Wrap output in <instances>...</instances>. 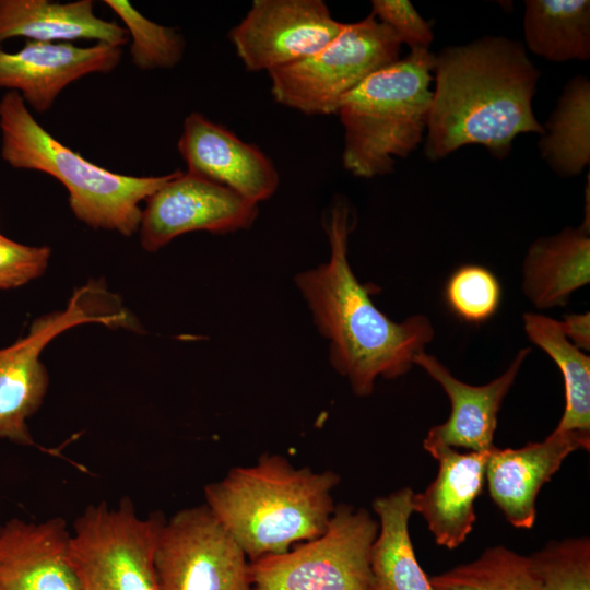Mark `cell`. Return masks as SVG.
Returning a JSON list of instances; mask_svg holds the SVG:
<instances>
[{
    "label": "cell",
    "mask_w": 590,
    "mask_h": 590,
    "mask_svg": "<svg viewBox=\"0 0 590 590\" xmlns=\"http://www.w3.org/2000/svg\"><path fill=\"white\" fill-rule=\"evenodd\" d=\"M589 281L590 221L534 240L523 259L522 292L538 309L566 306Z\"/></svg>",
    "instance_id": "20"
},
{
    "label": "cell",
    "mask_w": 590,
    "mask_h": 590,
    "mask_svg": "<svg viewBox=\"0 0 590 590\" xmlns=\"http://www.w3.org/2000/svg\"><path fill=\"white\" fill-rule=\"evenodd\" d=\"M61 517L12 518L0 527V590H78Z\"/></svg>",
    "instance_id": "18"
},
{
    "label": "cell",
    "mask_w": 590,
    "mask_h": 590,
    "mask_svg": "<svg viewBox=\"0 0 590 590\" xmlns=\"http://www.w3.org/2000/svg\"><path fill=\"white\" fill-rule=\"evenodd\" d=\"M424 153L430 161L471 144L498 158L521 133H544L532 99L540 71L522 43L485 36L435 56Z\"/></svg>",
    "instance_id": "2"
},
{
    "label": "cell",
    "mask_w": 590,
    "mask_h": 590,
    "mask_svg": "<svg viewBox=\"0 0 590 590\" xmlns=\"http://www.w3.org/2000/svg\"><path fill=\"white\" fill-rule=\"evenodd\" d=\"M165 519L162 512L140 516L129 498L88 505L68 544L78 590H162L154 553Z\"/></svg>",
    "instance_id": "6"
},
{
    "label": "cell",
    "mask_w": 590,
    "mask_h": 590,
    "mask_svg": "<svg viewBox=\"0 0 590 590\" xmlns=\"http://www.w3.org/2000/svg\"><path fill=\"white\" fill-rule=\"evenodd\" d=\"M522 318L528 339L563 375L565 409L554 430L590 433V357L565 337L560 321L536 312H526Z\"/></svg>",
    "instance_id": "23"
},
{
    "label": "cell",
    "mask_w": 590,
    "mask_h": 590,
    "mask_svg": "<svg viewBox=\"0 0 590 590\" xmlns=\"http://www.w3.org/2000/svg\"><path fill=\"white\" fill-rule=\"evenodd\" d=\"M434 590H542L528 556L503 545L488 547L474 560L429 577Z\"/></svg>",
    "instance_id": "25"
},
{
    "label": "cell",
    "mask_w": 590,
    "mask_h": 590,
    "mask_svg": "<svg viewBox=\"0 0 590 590\" xmlns=\"http://www.w3.org/2000/svg\"><path fill=\"white\" fill-rule=\"evenodd\" d=\"M542 590H590V540L587 536L550 541L528 556Z\"/></svg>",
    "instance_id": "27"
},
{
    "label": "cell",
    "mask_w": 590,
    "mask_h": 590,
    "mask_svg": "<svg viewBox=\"0 0 590 590\" xmlns=\"http://www.w3.org/2000/svg\"><path fill=\"white\" fill-rule=\"evenodd\" d=\"M340 481L332 470L297 468L280 453H263L255 464L232 468L206 484L204 504L255 562L321 535Z\"/></svg>",
    "instance_id": "3"
},
{
    "label": "cell",
    "mask_w": 590,
    "mask_h": 590,
    "mask_svg": "<svg viewBox=\"0 0 590 590\" xmlns=\"http://www.w3.org/2000/svg\"><path fill=\"white\" fill-rule=\"evenodd\" d=\"M0 130L4 162L55 177L68 190L73 214L94 228L132 235L140 227V203L174 175L137 177L95 165L47 132L14 91L0 101Z\"/></svg>",
    "instance_id": "4"
},
{
    "label": "cell",
    "mask_w": 590,
    "mask_h": 590,
    "mask_svg": "<svg viewBox=\"0 0 590 590\" xmlns=\"http://www.w3.org/2000/svg\"><path fill=\"white\" fill-rule=\"evenodd\" d=\"M344 24L322 0H255L228 37L246 70L270 72L315 55Z\"/></svg>",
    "instance_id": "11"
},
{
    "label": "cell",
    "mask_w": 590,
    "mask_h": 590,
    "mask_svg": "<svg viewBox=\"0 0 590 590\" xmlns=\"http://www.w3.org/2000/svg\"><path fill=\"white\" fill-rule=\"evenodd\" d=\"M401 42L370 13L345 23L315 55L268 72L274 101L305 115L335 114L351 91L400 59Z\"/></svg>",
    "instance_id": "7"
},
{
    "label": "cell",
    "mask_w": 590,
    "mask_h": 590,
    "mask_svg": "<svg viewBox=\"0 0 590 590\" xmlns=\"http://www.w3.org/2000/svg\"><path fill=\"white\" fill-rule=\"evenodd\" d=\"M445 299L459 319L481 323L492 318L499 307L500 283L485 267L464 264L447 280Z\"/></svg>",
    "instance_id": "28"
},
{
    "label": "cell",
    "mask_w": 590,
    "mask_h": 590,
    "mask_svg": "<svg viewBox=\"0 0 590 590\" xmlns=\"http://www.w3.org/2000/svg\"><path fill=\"white\" fill-rule=\"evenodd\" d=\"M177 145L188 172L255 203L271 198L279 187V172L261 149L200 113L186 117Z\"/></svg>",
    "instance_id": "13"
},
{
    "label": "cell",
    "mask_w": 590,
    "mask_h": 590,
    "mask_svg": "<svg viewBox=\"0 0 590 590\" xmlns=\"http://www.w3.org/2000/svg\"><path fill=\"white\" fill-rule=\"evenodd\" d=\"M106 5L123 22L131 38L130 55L141 70L170 69L185 52V39L173 27L153 22L126 0H105Z\"/></svg>",
    "instance_id": "26"
},
{
    "label": "cell",
    "mask_w": 590,
    "mask_h": 590,
    "mask_svg": "<svg viewBox=\"0 0 590 590\" xmlns=\"http://www.w3.org/2000/svg\"><path fill=\"white\" fill-rule=\"evenodd\" d=\"M590 448V433L553 430L543 441L491 450L485 479L491 498L514 527L530 529L542 486L571 452Z\"/></svg>",
    "instance_id": "15"
},
{
    "label": "cell",
    "mask_w": 590,
    "mask_h": 590,
    "mask_svg": "<svg viewBox=\"0 0 590 590\" xmlns=\"http://www.w3.org/2000/svg\"><path fill=\"white\" fill-rule=\"evenodd\" d=\"M13 37L43 43L94 39L118 47L129 42L126 28L98 17L91 0H0V44Z\"/></svg>",
    "instance_id": "19"
},
{
    "label": "cell",
    "mask_w": 590,
    "mask_h": 590,
    "mask_svg": "<svg viewBox=\"0 0 590 590\" xmlns=\"http://www.w3.org/2000/svg\"><path fill=\"white\" fill-rule=\"evenodd\" d=\"M154 565L162 590H250L247 556L205 504L165 519Z\"/></svg>",
    "instance_id": "10"
},
{
    "label": "cell",
    "mask_w": 590,
    "mask_h": 590,
    "mask_svg": "<svg viewBox=\"0 0 590 590\" xmlns=\"http://www.w3.org/2000/svg\"><path fill=\"white\" fill-rule=\"evenodd\" d=\"M530 351V347L521 349L499 377L482 386L468 385L456 378L435 356L426 352L418 354L414 365L421 366L441 386L451 403L448 420L433 426L425 438L451 448L477 452L491 450L499 409Z\"/></svg>",
    "instance_id": "17"
},
{
    "label": "cell",
    "mask_w": 590,
    "mask_h": 590,
    "mask_svg": "<svg viewBox=\"0 0 590 590\" xmlns=\"http://www.w3.org/2000/svg\"><path fill=\"white\" fill-rule=\"evenodd\" d=\"M378 530L367 509L335 505L318 538L249 562L250 590H371L369 557Z\"/></svg>",
    "instance_id": "8"
},
{
    "label": "cell",
    "mask_w": 590,
    "mask_h": 590,
    "mask_svg": "<svg viewBox=\"0 0 590 590\" xmlns=\"http://www.w3.org/2000/svg\"><path fill=\"white\" fill-rule=\"evenodd\" d=\"M435 55L411 49L380 69L341 101L342 163L354 176L373 178L393 170L423 140L432 103Z\"/></svg>",
    "instance_id": "5"
},
{
    "label": "cell",
    "mask_w": 590,
    "mask_h": 590,
    "mask_svg": "<svg viewBox=\"0 0 590 590\" xmlns=\"http://www.w3.org/2000/svg\"><path fill=\"white\" fill-rule=\"evenodd\" d=\"M413 495L402 487L373 500L379 530L370 548L371 590H434L410 538Z\"/></svg>",
    "instance_id": "21"
},
{
    "label": "cell",
    "mask_w": 590,
    "mask_h": 590,
    "mask_svg": "<svg viewBox=\"0 0 590 590\" xmlns=\"http://www.w3.org/2000/svg\"><path fill=\"white\" fill-rule=\"evenodd\" d=\"M523 34L528 48L562 62L590 57V1L527 0Z\"/></svg>",
    "instance_id": "22"
},
{
    "label": "cell",
    "mask_w": 590,
    "mask_h": 590,
    "mask_svg": "<svg viewBox=\"0 0 590 590\" xmlns=\"http://www.w3.org/2000/svg\"><path fill=\"white\" fill-rule=\"evenodd\" d=\"M121 54V47L104 43L78 47L71 43L26 40L16 52L0 47V88L19 93L25 104L44 113L72 82L114 70Z\"/></svg>",
    "instance_id": "14"
},
{
    "label": "cell",
    "mask_w": 590,
    "mask_h": 590,
    "mask_svg": "<svg viewBox=\"0 0 590 590\" xmlns=\"http://www.w3.org/2000/svg\"><path fill=\"white\" fill-rule=\"evenodd\" d=\"M49 257L48 247L25 246L0 234V290L17 287L38 278Z\"/></svg>",
    "instance_id": "30"
},
{
    "label": "cell",
    "mask_w": 590,
    "mask_h": 590,
    "mask_svg": "<svg viewBox=\"0 0 590 590\" xmlns=\"http://www.w3.org/2000/svg\"><path fill=\"white\" fill-rule=\"evenodd\" d=\"M423 446L438 462L434 481L413 495V511L422 515L435 542L448 550L461 545L473 530L474 503L482 493L491 450L459 452L425 438Z\"/></svg>",
    "instance_id": "16"
},
{
    "label": "cell",
    "mask_w": 590,
    "mask_h": 590,
    "mask_svg": "<svg viewBox=\"0 0 590 590\" xmlns=\"http://www.w3.org/2000/svg\"><path fill=\"white\" fill-rule=\"evenodd\" d=\"M542 157L562 176L579 175L590 162V82L577 75L565 86L543 126Z\"/></svg>",
    "instance_id": "24"
},
{
    "label": "cell",
    "mask_w": 590,
    "mask_h": 590,
    "mask_svg": "<svg viewBox=\"0 0 590 590\" xmlns=\"http://www.w3.org/2000/svg\"><path fill=\"white\" fill-rule=\"evenodd\" d=\"M370 13L411 49H428L434 39L430 25L406 0H374Z\"/></svg>",
    "instance_id": "29"
},
{
    "label": "cell",
    "mask_w": 590,
    "mask_h": 590,
    "mask_svg": "<svg viewBox=\"0 0 590 590\" xmlns=\"http://www.w3.org/2000/svg\"><path fill=\"white\" fill-rule=\"evenodd\" d=\"M322 225L329 258L296 274L295 285L328 342L331 367L349 381L355 396L367 397L378 378L408 374L435 330L424 315L396 322L376 307L370 286L358 281L350 264L349 238L356 215L346 199L333 200Z\"/></svg>",
    "instance_id": "1"
},
{
    "label": "cell",
    "mask_w": 590,
    "mask_h": 590,
    "mask_svg": "<svg viewBox=\"0 0 590 590\" xmlns=\"http://www.w3.org/2000/svg\"><path fill=\"white\" fill-rule=\"evenodd\" d=\"M565 337L579 350L590 349V314H569L560 321Z\"/></svg>",
    "instance_id": "31"
},
{
    "label": "cell",
    "mask_w": 590,
    "mask_h": 590,
    "mask_svg": "<svg viewBox=\"0 0 590 590\" xmlns=\"http://www.w3.org/2000/svg\"><path fill=\"white\" fill-rule=\"evenodd\" d=\"M258 213V203L234 190L188 170H176L146 199L139 227L141 245L146 251H157L190 232L248 229Z\"/></svg>",
    "instance_id": "12"
},
{
    "label": "cell",
    "mask_w": 590,
    "mask_h": 590,
    "mask_svg": "<svg viewBox=\"0 0 590 590\" xmlns=\"http://www.w3.org/2000/svg\"><path fill=\"white\" fill-rule=\"evenodd\" d=\"M104 293L85 286L62 311L36 319L28 333L14 344L0 349V439L34 446L26 420L42 405L49 377L39 356L58 334L85 322L110 324L126 320V314L106 305Z\"/></svg>",
    "instance_id": "9"
}]
</instances>
